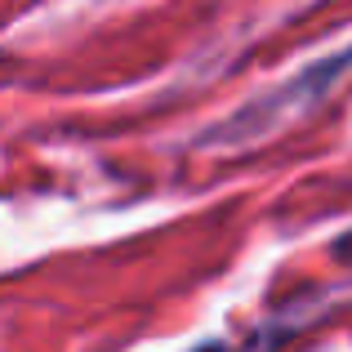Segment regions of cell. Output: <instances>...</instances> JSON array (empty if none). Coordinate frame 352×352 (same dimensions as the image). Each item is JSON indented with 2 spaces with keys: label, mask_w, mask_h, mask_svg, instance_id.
<instances>
[{
  "label": "cell",
  "mask_w": 352,
  "mask_h": 352,
  "mask_svg": "<svg viewBox=\"0 0 352 352\" xmlns=\"http://www.w3.org/2000/svg\"><path fill=\"white\" fill-rule=\"evenodd\" d=\"M335 254L344 258V263H352V232H344V236L335 241Z\"/></svg>",
  "instance_id": "1"
}]
</instances>
